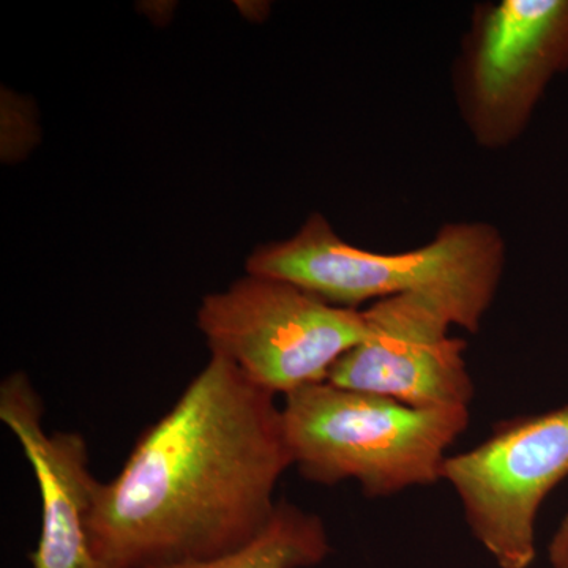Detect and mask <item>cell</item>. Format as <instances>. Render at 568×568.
<instances>
[{
    "label": "cell",
    "mask_w": 568,
    "mask_h": 568,
    "mask_svg": "<svg viewBox=\"0 0 568 568\" xmlns=\"http://www.w3.org/2000/svg\"><path fill=\"white\" fill-rule=\"evenodd\" d=\"M275 396L211 355L97 489L88 530L99 568L215 559L260 536L294 466Z\"/></svg>",
    "instance_id": "1"
},
{
    "label": "cell",
    "mask_w": 568,
    "mask_h": 568,
    "mask_svg": "<svg viewBox=\"0 0 568 568\" xmlns=\"http://www.w3.org/2000/svg\"><path fill=\"white\" fill-rule=\"evenodd\" d=\"M506 263V239L488 222H448L418 248L376 253L347 244L315 212L293 237L257 246L246 260V274L293 283L343 308L395 295H433L457 327L477 334Z\"/></svg>",
    "instance_id": "2"
},
{
    "label": "cell",
    "mask_w": 568,
    "mask_h": 568,
    "mask_svg": "<svg viewBox=\"0 0 568 568\" xmlns=\"http://www.w3.org/2000/svg\"><path fill=\"white\" fill-rule=\"evenodd\" d=\"M287 446L308 480H355L384 497L443 478L447 448L469 424L467 407H416L334 386L313 384L286 396Z\"/></svg>",
    "instance_id": "3"
},
{
    "label": "cell",
    "mask_w": 568,
    "mask_h": 568,
    "mask_svg": "<svg viewBox=\"0 0 568 568\" xmlns=\"http://www.w3.org/2000/svg\"><path fill=\"white\" fill-rule=\"evenodd\" d=\"M196 321L212 355L284 396L327 383L336 362L368 332L364 310L327 304L293 283L250 274L204 297Z\"/></svg>",
    "instance_id": "4"
},
{
    "label": "cell",
    "mask_w": 568,
    "mask_h": 568,
    "mask_svg": "<svg viewBox=\"0 0 568 568\" xmlns=\"http://www.w3.org/2000/svg\"><path fill=\"white\" fill-rule=\"evenodd\" d=\"M568 73V0L474 6L452 70L467 133L485 151L521 140L551 82Z\"/></svg>",
    "instance_id": "5"
},
{
    "label": "cell",
    "mask_w": 568,
    "mask_h": 568,
    "mask_svg": "<svg viewBox=\"0 0 568 568\" xmlns=\"http://www.w3.org/2000/svg\"><path fill=\"white\" fill-rule=\"evenodd\" d=\"M567 477L568 405L499 426L480 446L447 457L443 470L500 568L534 562L538 510Z\"/></svg>",
    "instance_id": "6"
},
{
    "label": "cell",
    "mask_w": 568,
    "mask_h": 568,
    "mask_svg": "<svg viewBox=\"0 0 568 568\" xmlns=\"http://www.w3.org/2000/svg\"><path fill=\"white\" fill-rule=\"evenodd\" d=\"M364 312V342L336 362L327 383L429 409L469 406L474 383L466 342L450 336L454 317L443 302L395 295Z\"/></svg>",
    "instance_id": "7"
},
{
    "label": "cell",
    "mask_w": 568,
    "mask_h": 568,
    "mask_svg": "<svg viewBox=\"0 0 568 568\" xmlns=\"http://www.w3.org/2000/svg\"><path fill=\"white\" fill-rule=\"evenodd\" d=\"M0 418L20 440L39 484L41 534L32 568H99L88 528L102 481L89 469L84 437L43 428V403L24 373L3 381Z\"/></svg>",
    "instance_id": "8"
},
{
    "label": "cell",
    "mask_w": 568,
    "mask_h": 568,
    "mask_svg": "<svg viewBox=\"0 0 568 568\" xmlns=\"http://www.w3.org/2000/svg\"><path fill=\"white\" fill-rule=\"evenodd\" d=\"M331 552L323 519L286 500L278 506L267 528L248 545L209 560L151 568H312Z\"/></svg>",
    "instance_id": "9"
},
{
    "label": "cell",
    "mask_w": 568,
    "mask_h": 568,
    "mask_svg": "<svg viewBox=\"0 0 568 568\" xmlns=\"http://www.w3.org/2000/svg\"><path fill=\"white\" fill-rule=\"evenodd\" d=\"M549 560L555 568H568V514L560 523L551 544H549Z\"/></svg>",
    "instance_id": "10"
}]
</instances>
